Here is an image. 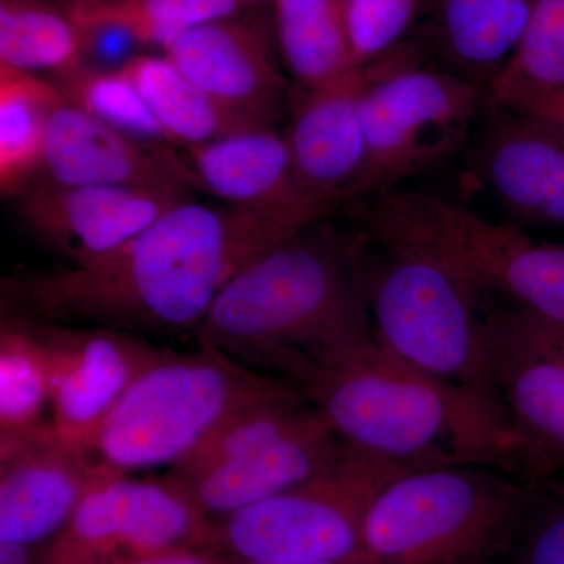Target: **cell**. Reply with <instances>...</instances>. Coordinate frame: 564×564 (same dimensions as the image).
<instances>
[{
	"instance_id": "6da1fadb",
	"label": "cell",
	"mask_w": 564,
	"mask_h": 564,
	"mask_svg": "<svg viewBox=\"0 0 564 564\" xmlns=\"http://www.w3.org/2000/svg\"><path fill=\"white\" fill-rule=\"evenodd\" d=\"M300 232L226 204L185 198L110 254L6 278L2 306L33 322L193 337L240 270Z\"/></svg>"
},
{
	"instance_id": "7a4b0ae2",
	"label": "cell",
	"mask_w": 564,
	"mask_h": 564,
	"mask_svg": "<svg viewBox=\"0 0 564 564\" xmlns=\"http://www.w3.org/2000/svg\"><path fill=\"white\" fill-rule=\"evenodd\" d=\"M282 380L362 454L410 470L480 464L522 477L513 434L408 366L375 332L296 364Z\"/></svg>"
},
{
	"instance_id": "3957f363",
	"label": "cell",
	"mask_w": 564,
	"mask_h": 564,
	"mask_svg": "<svg viewBox=\"0 0 564 564\" xmlns=\"http://www.w3.org/2000/svg\"><path fill=\"white\" fill-rule=\"evenodd\" d=\"M318 223L240 270L193 334L195 344L281 378L372 333L356 280V239Z\"/></svg>"
},
{
	"instance_id": "277c9868",
	"label": "cell",
	"mask_w": 564,
	"mask_h": 564,
	"mask_svg": "<svg viewBox=\"0 0 564 564\" xmlns=\"http://www.w3.org/2000/svg\"><path fill=\"white\" fill-rule=\"evenodd\" d=\"M355 239L356 280L378 339L510 432L494 381L484 293L430 252L364 234Z\"/></svg>"
},
{
	"instance_id": "5b68a950",
	"label": "cell",
	"mask_w": 564,
	"mask_h": 564,
	"mask_svg": "<svg viewBox=\"0 0 564 564\" xmlns=\"http://www.w3.org/2000/svg\"><path fill=\"white\" fill-rule=\"evenodd\" d=\"M540 486L494 466L411 470L373 500L362 564H481L510 545Z\"/></svg>"
},
{
	"instance_id": "8992f818",
	"label": "cell",
	"mask_w": 564,
	"mask_h": 564,
	"mask_svg": "<svg viewBox=\"0 0 564 564\" xmlns=\"http://www.w3.org/2000/svg\"><path fill=\"white\" fill-rule=\"evenodd\" d=\"M295 391L217 348H163L111 410L90 452L115 473L172 469L234 415Z\"/></svg>"
},
{
	"instance_id": "52a82bcc",
	"label": "cell",
	"mask_w": 564,
	"mask_h": 564,
	"mask_svg": "<svg viewBox=\"0 0 564 564\" xmlns=\"http://www.w3.org/2000/svg\"><path fill=\"white\" fill-rule=\"evenodd\" d=\"M347 206L364 236L430 252L484 295L499 293L564 325V245L538 242L426 193L393 188Z\"/></svg>"
},
{
	"instance_id": "ba28073f",
	"label": "cell",
	"mask_w": 564,
	"mask_h": 564,
	"mask_svg": "<svg viewBox=\"0 0 564 564\" xmlns=\"http://www.w3.org/2000/svg\"><path fill=\"white\" fill-rule=\"evenodd\" d=\"M411 473L348 447L328 469L212 525L209 551L250 563L348 562L362 555L367 513L384 486Z\"/></svg>"
},
{
	"instance_id": "9c48e42d",
	"label": "cell",
	"mask_w": 564,
	"mask_h": 564,
	"mask_svg": "<svg viewBox=\"0 0 564 564\" xmlns=\"http://www.w3.org/2000/svg\"><path fill=\"white\" fill-rule=\"evenodd\" d=\"M378 62L362 96L366 159L344 204L393 191L466 143L485 98L473 82L417 68L411 57Z\"/></svg>"
},
{
	"instance_id": "30bf717a",
	"label": "cell",
	"mask_w": 564,
	"mask_h": 564,
	"mask_svg": "<svg viewBox=\"0 0 564 564\" xmlns=\"http://www.w3.org/2000/svg\"><path fill=\"white\" fill-rule=\"evenodd\" d=\"M214 521L170 475L110 474L93 486L41 564H111L185 549L209 551Z\"/></svg>"
},
{
	"instance_id": "8fae6325",
	"label": "cell",
	"mask_w": 564,
	"mask_h": 564,
	"mask_svg": "<svg viewBox=\"0 0 564 564\" xmlns=\"http://www.w3.org/2000/svg\"><path fill=\"white\" fill-rule=\"evenodd\" d=\"M494 381L522 475L540 486L564 470V325L485 303Z\"/></svg>"
},
{
	"instance_id": "7c38bea8",
	"label": "cell",
	"mask_w": 564,
	"mask_h": 564,
	"mask_svg": "<svg viewBox=\"0 0 564 564\" xmlns=\"http://www.w3.org/2000/svg\"><path fill=\"white\" fill-rule=\"evenodd\" d=\"M22 318L29 323L46 366L55 433L66 443L90 451L111 410L163 348L120 329Z\"/></svg>"
},
{
	"instance_id": "4fadbf2b",
	"label": "cell",
	"mask_w": 564,
	"mask_h": 564,
	"mask_svg": "<svg viewBox=\"0 0 564 564\" xmlns=\"http://www.w3.org/2000/svg\"><path fill=\"white\" fill-rule=\"evenodd\" d=\"M242 11L182 33L165 55L215 101L274 128L291 90L276 61L274 25Z\"/></svg>"
},
{
	"instance_id": "5bb4252c",
	"label": "cell",
	"mask_w": 564,
	"mask_h": 564,
	"mask_svg": "<svg viewBox=\"0 0 564 564\" xmlns=\"http://www.w3.org/2000/svg\"><path fill=\"white\" fill-rule=\"evenodd\" d=\"M36 181L80 187H122L191 196L199 182L177 148L117 131L63 102L52 113Z\"/></svg>"
},
{
	"instance_id": "9a60e30c",
	"label": "cell",
	"mask_w": 564,
	"mask_h": 564,
	"mask_svg": "<svg viewBox=\"0 0 564 564\" xmlns=\"http://www.w3.org/2000/svg\"><path fill=\"white\" fill-rule=\"evenodd\" d=\"M378 62L329 84L289 90V126L282 133L300 187L315 204L333 212L345 203L366 159L362 96Z\"/></svg>"
},
{
	"instance_id": "2e32d148",
	"label": "cell",
	"mask_w": 564,
	"mask_h": 564,
	"mask_svg": "<svg viewBox=\"0 0 564 564\" xmlns=\"http://www.w3.org/2000/svg\"><path fill=\"white\" fill-rule=\"evenodd\" d=\"M115 473L52 423L0 454V543L44 545L65 529L93 486Z\"/></svg>"
},
{
	"instance_id": "e0dca14e",
	"label": "cell",
	"mask_w": 564,
	"mask_h": 564,
	"mask_svg": "<svg viewBox=\"0 0 564 564\" xmlns=\"http://www.w3.org/2000/svg\"><path fill=\"white\" fill-rule=\"evenodd\" d=\"M182 193L33 181L14 196L24 225L70 265L110 254L182 199Z\"/></svg>"
},
{
	"instance_id": "ac0fdd59",
	"label": "cell",
	"mask_w": 564,
	"mask_h": 564,
	"mask_svg": "<svg viewBox=\"0 0 564 564\" xmlns=\"http://www.w3.org/2000/svg\"><path fill=\"white\" fill-rule=\"evenodd\" d=\"M492 117L474 144V172L514 220L564 228V137L511 110Z\"/></svg>"
},
{
	"instance_id": "d6986e66",
	"label": "cell",
	"mask_w": 564,
	"mask_h": 564,
	"mask_svg": "<svg viewBox=\"0 0 564 564\" xmlns=\"http://www.w3.org/2000/svg\"><path fill=\"white\" fill-rule=\"evenodd\" d=\"M184 154L199 187L226 206L285 223L299 231L328 215L300 187L288 143L274 128L232 133Z\"/></svg>"
},
{
	"instance_id": "ffe728a7",
	"label": "cell",
	"mask_w": 564,
	"mask_h": 564,
	"mask_svg": "<svg viewBox=\"0 0 564 564\" xmlns=\"http://www.w3.org/2000/svg\"><path fill=\"white\" fill-rule=\"evenodd\" d=\"M350 447L317 410L293 432L191 478H173L212 521L228 518L328 469Z\"/></svg>"
},
{
	"instance_id": "44dd1931",
	"label": "cell",
	"mask_w": 564,
	"mask_h": 564,
	"mask_svg": "<svg viewBox=\"0 0 564 564\" xmlns=\"http://www.w3.org/2000/svg\"><path fill=\"white\" fill-rule=\"evenodd\" d=\"M534 0H433V40L452 74L485 93L524 35Z\"/></svg>"
},
{
	"instance_id": "7402d4cb",
	"label": "cell",
	"mask_w": 564,
	"mask_h": 564,
	"mask_svg": "<svg viewBox=\"0 0 564 564\" xmlns=\"http://www.w3.org/2000/svg\"><path fill=\"white\" fill-rule=\"evenodd\" d=\"M177 150H192L232 133L269 128L237 113L193 84L166 55L139 54L120 69Z\"/></svg>"
},
{
	"instance_id": "603a6c76",
	"label": "cell",
	"mask_w": 564,
	"mask_h": 564,
	"mask_svg": "<svg viewBox=\"0 0 564 564\" xmlns=\"http://www.w3.org/2000/svg\"><path fill=\"white\" fill-rule=\"evenodd\" d=\"M282 63L304 87L343 79L356 65L345 0H273Z\"/></svg>"
},
{
	"instance_id": "cb8c5ba5",
	"label": "cell",
	"mask_w": 564,
	"mask_h": 564,
	"mask_svg": "<svg viewBox=\"0 0 564 564\" xmlns=\"http://www.w3.org/2000/svg\"><path fill=\"white\" fill-rule=\"evenodd\" d=\"M63 102L50 79L0 66V191L6 198L40 176L47 124Z\"/></svg>"
},
{
	"instance_id": "d4e9b609",
	"label": "cell",
	"mask_w": 564,
	"mask_h": 564,
	"mask_svg": "<svg viewBox=\"0 0 564 564\" xmlns=\"http://www.w3.org/2000/svg\"><path fill=\"white\" fill-rule=\"evenodd\" d=\"M50 384L39 344L21 315L0 322V454L50 425Z\"/></svg>"
},
{
	"instance_id": "484cf974",
	"label": "cell",
	"mask_w": 564,
	"mask_h": 564,
	"mask_svg": "<svg viewBox=\"0 0 564 564\" xmlns=\"http://www.w3.org/2000/svg\"><path fill=\"white\" fill-rule=\"evenodd\" d=\"M63 9L80 32L113 29L165 52L192 28L248 7L240 0H70Z\"/></svg>"
},
{
	"instance_id": "4316f807",
	"label": "cell",
	"mask_w": 564,
	"mask_h": 564,
	"mask_svg": "<svg viewBox=\"0 0 564 564\" xmlns=\"http://www.w3.org/2000/svg\"><path fill=\"white\" fill-rule=\"evenodd\" d=\"M84 33L47 0H0V66L22 73H66L84 65Z\"/></svg>"
},
{
	"instance_id": "83f0119b",
	"label": "cell",
	"mask_w": 564,
	"mask_h": 564,
	"mask_svg": "<svg viewBox=\"0 0 564 564\" xmlns=\"http://www.w3.org/2000/svg\"><path fill=\"white\" fill-rule=\"evenodd\" d=\"M564 87V0H534L513 57L485 88L489 109Z\"/></svg>"
},
{
	"instance_id": "f1b7e54d",
	"label": "cell",
	"mask_w": 564,
	"mask_h": 564,
	"mask_svg": "<svg viewBox=\"0 0 564 564\" xmlns=\"http://www.w3.org/2000/svg\"><path fill=\"white\" fill-rule=\"evenodd\" d=\"M50 80L66 102L104 124L135 139L173 147L139 90L121 70H102L82 65L55 74Z\"/></svg>"
},
{
	"instance_id": "f546056e",
	"label": "cell",
	"mask_w": 564,
	"mask_h": 564,
	"mask_svg": "<svg viewBox=\"0 0 564 564\" xmlns=\"http://www.w3.org/2000/svg\"><path fill=\"white\" fill-rule=\"evenodd\" d=\"M423 3L425 0H345L356 65L367 66L388 55L410 31Z\"/></svg>"
},
{
	"instance_id": "4dcf8cb0",
	"label": "cell",
	"mask_w": 564,
	"mask_h": 564,
	"mask_svg": "<svg viewBox=\"0 0 564 564\" xmlns=\"http://www.w3.org/2000/svg\"><path fill=\"white\" fill-rule=\"evenodd\" d=\"M510 564H564V496L538 497L510 545Z\"/></svg>"
},
{
	"instance_id": "1f68e13d",
	"label": "cell",
	"mask_w": 564,
	"mask_h": 564,
	"mask_svg": "<svg viewBox=\"0 0 564 564\" xmlns=\"http://www.w3.org/2000/svg\"><path fill=\"white\" fill-rule=\"evenodd\" d=\"M503 110L525 115L532 120L543 122V124L549 126V128L564 137V87L527 96V98Z\"/></svg>"
},
{
	"instance_id": "d6a6232c",
	"label": "cell",
	"mask_w": 564,
	"mask_h": 564,
	"mask_svg": "<svg viewBox=\"0 0 564 564\" xmlns=\"http://www.w3.org/2000/svg\"><path fill=\"white\" fill-rule=\"evenodd\" d=\"M228 556L204 551V549H185L169 554L143 556L111 564H228Z\"/></svg>"
},
{
	"instance_id": "836d02e7",
	"label": "cell",
	"mask_w": 564,
	"mask_h": 564,
	"mask_svg": "<svg viewBox=\"0 0 564 564\" xmlns=\"http://www.w3.org/2000/svg\"><path fill=\"white\" fill-rule=\"evenodd\" d=\"M43 545L0 543V564H41Z\"/></svg>"
},
{
	"instance_id": "e575fe53",
	"label": "cell",
	"mask_w": 564,
	"mask_h": 564,
	"mask_svg": "<svg viewBox=\"0 0 564 564\" xmlns=\"http://www.w3.org/2000/svg\"><path fill=\"white\" fill-rule=\"evenodd\" d=\"M228 564H272V563H250V562H240V560L229 558ZM300 564H362V558L348 560V562H334V563H300Z\"/></svg>"
},
{
	"instance_id": "d590c367",
	"label": "cell",
	"mask_w": 564,
	"mask_h": 564,
	"mask_svg": "<svg viewBox=\"0 0 564 564\" xmlns=\"http://www.w3.org/2000/svg\"><path fill=\"white\" fill-rule=\"evenodd\" d=\"M240 2H242L245 7H251V6H256V3L263 2V0H240ZM272 2H273V0H272Z\"/></svg>"
},
{
	"instance_id": "8d00e7d4",
	"label": "cell",
	"mask_w": 564,
	"mask_h": 564,
	"mask_svg": "<svg viewBox=\"0 0 564 564\" xmlns=\"http://www.w3.org/2000/svg\"><path fill=\"white\" fill-rule=\"evenodd\" d=\"M47 2L57 3V6L65 7L70 0H47Z\"/></svg>"
}]
</instances>
